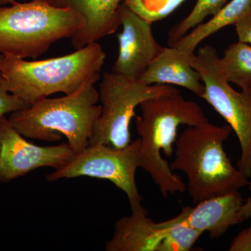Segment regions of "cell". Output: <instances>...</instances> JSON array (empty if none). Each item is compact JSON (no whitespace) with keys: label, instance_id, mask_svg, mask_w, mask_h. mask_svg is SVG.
I'll list each match as a JSON object with an SVG mask.
<instances>
[{"label":"cell","instance_id":"8fae6325","mask_svg":"<svg viewBox=\"0 0 251 251\" xmlns=\"http://www.w3.org/2000/svg\"><path fill=\"white\" fill-rule=\"evenodd\" d=\"M244 200L239 191L214 196L198 202L195 207L186 206L173 218L178 224L200 232H207L212 239L224 235L232 226L240 224L239 213Z\"/></svg>","mask_w":251,"mask_h":251},{"label":"cell","instance_id":"9c48e42d","mask_svg":"<svg viewBox=\"0 0 251 251\" xmlns=\"http://www.w3.org/2000/svg\"><path fill=\"white\" fill-rule=\"evenodd\" d=\"M75 153L68 143L38 146L28 142L6 118L0 115V183H7L40 168L58 170Z\"/></svg>","mask_w":251,"mask_h":251},{"label":"cell","instance_id":"9a60e30c","mask_svg":"<svg viewBox=\"0 0 251 251\" xmlns=\"http://www.w3.org/2000/svg\"><path fill=\"white\" fill-rule=\"evenodd\" d=\"M250 14L251 0H229L207 22L198 25L173 46L187 53H194L196 48L206 38L227 26L234 25Z\"/></svg>","mask_w":251,"mask_h":251},{"label":"cell","instance_id":"6da1fadb","mask_svg":"<svg viewBox=\"0 0 251 251\" xmlns=\"http://www.w3.org/2000/svg\"><path fill=\"white\" fill-rule=\"evenodd\" d=\"M141 115L135 116L140 138V168L147 172L164 198L184 193L186 184L162 157L174 153L180 126H196L208 122L202 108L179 93L148 99L140 105Z\"/></svg>","mask_w":251,"mask_h":251},{"label":"cell","instance_id":"603a6c76","mask_svg":"<svg viewBox=\"0 0 251 251\" xmlns=\"http://www.w3.org/2000/svg\"><path fill=\"white\" fill-rule=\"evenodd\" d=\"M247 187L251 193V181H249ZM251 217V194L249 198L244 201L242 208L239 213V223L244 222Z\"/></svg>","mask_w":251,"mask_h":251},{"label":"cell","instance_id":"30bf717a","mask_svg":"<svg viewBox=\"0 0 251 251\" xmlns=\"http://www.w3.org/2000/svg\"><path fill=\"white\" fill-rule=\"evenodd\" d=\"M122 31L117 35L119 54L112 72L130 80H140L164 47L153 36L151 24L123 2L120 6Z\"/></svg>","mask_w":251,"mask_h":251},{"label":"cell","instance_id":"ffe728a7","mask_svg":"<svg viewBox=\"0 0 251 251\" xmlns=\"http://www.w3.org/2000/svg\"><path fill=\"white\" fill-rule=\"evenodd\" d=\"M27 103L10 93L6 88L2 74L0 72V115L12 113L20 110L27 108Z\"/></svg>","mask_w":251,"mask_h":251},{"label":"cell","instance_id":"4fadbf2b","mask_svg":"<svg viewBox=\"0 0 251 251\" xmlns=\"http://www.w3.org/2000/svg\"><path fill=\"white\" fill-rule=\"evenodd\" d=\"M194 54L185 52L175 46L164 47L140 80L148 85L179 86L201 98L204 87L201 74L192 65Z\"/></svg>","mask_w":251,"mask_h":251},{"label":"cell","instance_id":"7c38bea8","mask_svg":"<svg viewBox=\"0 0 251 251\" xmlns=\"http://www.w3.org/2000/svg\"><path fill=\"white\" fill-rule=\"evenodd\" d=\"M55 7L74 10L84 19V25L71 38L80 49L116 32L121 25L120 6L123 0H45Z\"/></svg>","mask_w":251,"mask_h":251},{"label":"cell","instance_id":"5b68a950","mask_svg":"<svg viewBox=\"0 0 251 251\" xmlns=\"http://www.w3.org/2000/svg\"><path fill=\"white\" fill-rule=\"evenodd\" d=\"M84 23L74 10L55 7L45 0L0 6V54L36 59L57 41L73 37Z\"/></svg>","mask_w":251,"mask_h":251},{"label":"cell","instance_id":"44dd1931","mask_svg":"<svg viewBox=\"0 0 251 251\" xmlns=\"http://www.w3.org/2000/svg\"><path fill=\"white\" fill-rule=\"evenodd\" d=\"M230 251H251V224L236 236L229 247Z\"/></svg>","mask_w":251,"mask_h":251},{"label":"cell","instance_id":"e0dca14e","mask_svg":"<svg viewBox=\"0 0 251 251\" xmlns=\"http://www.w3.org/2000/svg\"><path fill=\"white\" fill-rule=\"evenodd\" d=\"M159 224L165 232L157 251H191L203 234L186 225L175 222L173 219Z\"/></svg>","mask_w":251,"mask_h":251},{"label":"cell","instance_id":"277c9868","mask_svg":"<svg viewBox=\"0 0 251 251\" xmlns=\"http://www.w3.org/2000/svg\"><path fill=\"white\" fill-rule=\"evenodd\" d=\"M105 58L101 46L94 42L73 53L43 60L3 55L0 72L10 93L30 105L53 94L76 92L100 74Z\"/></svg>","mask_w":251,"mask_h":251},{"label":"cell","instance_id":"8992f818","mask_svg":"<svg viewBox=\"0 0 251 251\" xmlns=\"http://www.w3.org/2000/svg\"><path fill=\"white\" fill-rule=\"evenodd\" d=\"M175 93H179V90L175 86L148 85L112 72L105 73L99 91L101 112L94 124L89 146L105 145L115 149L128 146L132 142L130 122L136 116L137 107L148 99Z\"/></svg>","mask_w":251,"mask_h":251},{"label":"cell","instance_id":"cb8c5ba5","mask_svg":"<svg viewBox=\"0 0 251 251\" xmlns=\"http://www.w3.org/2000/svg\"><path fill=\"white\" fill-rule=\"evenodd\" d=\"M16 1V0H0V6H5L6 4H11Z\"/></svg>","mask_w":251,"mask_h":251},{"label":"cell","instance_id":"52a82bcc","mask_svg":"<svg viewBox=\"0 0 251 251\" xmlns=\"http://www.w3.org/2000/svg\"><path fill=\"white\" fill-rule=\"evenodd\" d=\"M192 65L202 77L204 90L201 98L227 122L239 140L241 156L238 169L251 178V90L237 92L226 80L214 47L200 48Z\"/></svg>","mask_w":251,"mask_h":251},{"label":"cell","instance_id":"d4e9b609","mask_svg":"<svg viewBox=\"0 0 251 251\" xmlns=\"http://www.w3.org/2000/svg\"><path fill=\"white\" fill-rule=\"evenodd\" d=\"M3 54H0V62H1V59H2Z\"/></svg>","mask_w":251,"mask_h":251},{"label":"cell","instance_id":"d6986e66","mask_svg":"<svg viewBox=\"0 0 251 251\" xmlns=\"http://www.w3.org/2000/svg\"><path fill=\"white\" fill-rule=\"evenodd\" d=\"M123 3L140 17L153 23L164 19L185 0H123Z\"/></svg>","mask_w":251,"mask_h":251},{"label":"cell","instance_id":"ba28073f","mask_svg":"<svg viewBox=\"0 0 251 251\" xmlns=\"http://www.w3.org/2000/svg\"><path fill=\"white\" fill-rule=\"evenodd\" d=\"M140 139L125 148L115 149L105 145L88 146L74 155L71 161L60 169L48 175L49 181L88 176L111 181L126 195L131 212L146 210L142 206L135 173L140 167Z\"/></svg>","mask_w":251,"mask_h":251},{"label":"cell","instance_id":"3957f363","mask_svg":"<svg viewBox=\"0 0 251 251\" xmlns=\"http://www.w3.org/2000/svg\"><path fill=\"white\" fill-rule=\"evenodd\" d=\"M95 74L76 92L60 98L46 97L27 108L11 113L9 117L16 129L25 138L57 142L65 137L75 154L89 146L96 121L101 112Z\"/></svg>","mask_w":251,"mask_h":251},{"label":"cell","instance_id":"ac0fdd59","mask_svg":"<svg viewBox=\"0 0 251 251\" xmlns=\"http://www.w3.org/2000/svg\"><path fill=\"white\" fill-rule=\"evenodd\" d=\"M229 0H197L192 11L181 22L175 25L169 32L168 46H173L180 39L206 17L214 16L227 4Z\"/></svg>","mask_w":251,"mask_h":251},{"label":"cell","instance_id":"7a4b0ae2","mask_svg":"<svg viewBox=\"0 0 251 251\" xmlns=\"http://www.w3.org/2000/svg\"><path fill=\"white\" fill-rule=\"evenodd\" d=\"M229 125L206 123L188 126L175 145V159L170 165L187 177L188 195L198 204L204 200L238 191L249 184L225 151L224 143L232 132Z\"/></svg>","mask_w":251,"mask_h":251},{"label":"cell","instance_id":"2e32d148","mask_svg":"<svg viewBox=\"0 0 251 251\" xmlns=\"http://www.w3.org/2000/svg\"><path fill=\"white\" fill-rule=\"evenodd\" d=\"M225 77L242 90H251V45L238 41L230 44L220 57Z\"/></svg>","mask_w":251,"mask_h":251},{"label":"cell","instance_id":"5bb4252c","mask_svg":"<svg viewBox=\"0 0 251 251\" xmlns=\"http://www.w3.org/2000/svg\"><path fill=\"white\" fill-rule=\"evenodd\" d=\"M159 223L148 217L147 210L132 212L116 221L114 233L105 243L106 251H157L164 236Z\"/></svg>","mask_w":251,"mask_h":251},{"label":"cell","instance_id":"7402d4cb","mask_svg":"<svg viewBox=\"0 0 251 251\" xmlns=\"http://www.w3.org/2000/svg\"><path fill=\"white\" fill-rule=\"evenodd\" d=\"M239 41L251 45V14L234 25Z\"/></svg>","mask_w":251,"mask_h":251}]
</instances>
